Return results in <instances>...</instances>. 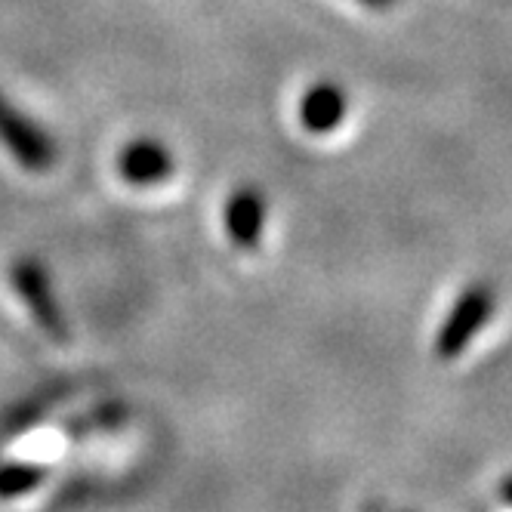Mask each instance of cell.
<instances>
[{
	"instance_id": "1",
	"label": "cell",
	"mask_w": 512,
	"mask_h": 512,
	"mask_svg": "<svg viewBox=\"0 0 512 512\" xmlns=\"http://www.w3.org/2000/svg\"><path fill=\"white\" fill-rule=\"evenodd\" d=\"M497 309V290L488 281H472L466 284L451 309L445 312L442 324L435 334V355L442 361H457L472 340L485 331V324L491 321Z\"/></svg>"
},
{
	"instance_id": "2",
	"label": "cell",
	"mask_w": 512,
	"mask_h": 512,
	"mask_svg": "<svg viewBox=\"0 0 512 512\" xmlns=\"http://www.w3.org/2000/svg\"><path fill=\"white\" fill-rule=\"evenodd\" d=\"M0 145L28 173H47L59 161V145L53 136L28 118L4 90H0Z\"/></svg>"
},
{
	"instance_id": "3",
	"label": "cell",
	"mask_w": 512,
	"mask_h": 512,
	"mask_svg": "<svg viewBox=\"0 0 512 512\" xmlns=\"http://www.w3.org/2000/svg\"><path fill=\"white\" fill-rule=\"evenodd\" d=\"M10 284L16 290V297L22 300V306L28 309V315L34 318V324H38L50 340L65 343L68 321L53 290V278L38 256H19V260H13Z\"/></svg>"
},
{
	"instance_id": "4",
	"label": "cell",
	"mask_w": 512,
	"mask_h": 512,
	"mask_svg": "<svg viewBox=\"0 0 512 512\" xmlns=\"http://www.w3.org/2000/svg\"><path fill=\"white\" fill-rule=\"evenodd\" d=\"M118 173L127 186H136V189L164 186L176 173V158L161 139L142 136V139L127 142L118 152Z\"/></svg>"
},
{
	"instance_id": "5",
	"label": "cell",
	"mask_w": 512,
	"mask_h": 512,
	"mask_svg": "<svg viewBox=\"0 0 512 512\" xmlns=\"http://www.w3.org/2000/svg\"><path fill=\"white\" fill-rule=\"evenodd\" d=\"M266 195L256 186H238L223 207V226L235 247L256 250L266 232Z\"/></svg>"
},
{
	"instance_id": "6",
	"label": "cell",
	"mask_w": 512,
	"mask_h": 512,
	"mask_svg": "<svg viewBox=\"0 0 512 512\" xmlns=\"http://www.w3.org/2000/svg\"><path fill=\"white\" fill-rule=\"evenodd\" d=\"M349 115V96L334 81H318L300 96V124L312 136L334 133Z\"/></svg>"
},
{
	"instance_id": "7",
	"label": "cell",
	"mask_w": 512,
	"mask_h": 512,
	"mask_svg": "<svg viewBox=\"0 0 512 512\" xmlns=\"http://www.w3.org/2000/svg\"><path fill=\"white\" fill-rule=\"evenodd\" d=\"M41 485V469H31V466H7L0 469V494L4 497H16L25 494L31 488Z\"/></svg>"
},
{
	"instance_id": "8",
	"label": "cell",
	"mask_w": 512,
	"mask_h": 512,
	"mask_svg": "<svg viewBox=\"0 0 512 512\" xmlns=\"http://www.w3.org/2000/svg\"><path fill=\"white\" fill-rule=\"evenodd\" d=\"M358 4H364L368 10H389V7H395V0H358Z\"/></svg>"
},
{
	"instance_id": "9",
	"label": "cell",
	"mask_w": 512,
	"mask_h": 512,
	"mask_svg": "<svg viewBox=\"0 0 512 512\" xmlns=\"http://www.w3.org/2000/svg\"><path fill=\"white\" fill-rule=\"evenodd\" d=\"M500 497H503V503H506V506H512V472H509L506 479L500 482Z\"/></svg>"
}]
</instances>
